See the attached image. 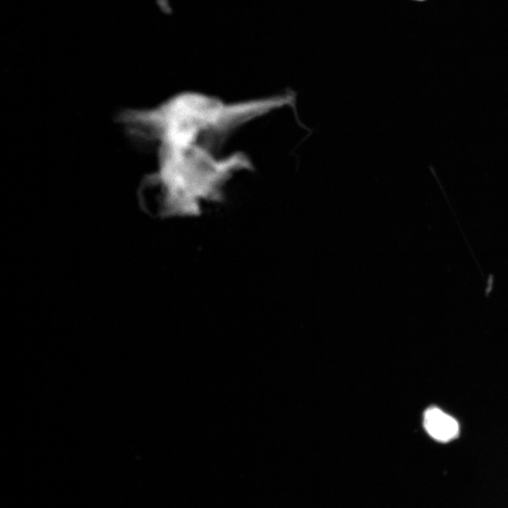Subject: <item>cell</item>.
<instances>
[{
	"instance_id": "6da1fadb",
	"label": "cell",
	"mask_w": 508,
	"mask_h": 508,
	"mask_svg": "<svg viewBox=\"0 0 508 508\" xmlns=\"http://www.w3.org/2000/svg\"><path fill=\"white\" fill-rule=\"evenodd\" d=\"M423 425L428 435L440 442L455 439L459 433L457 421L437 407H430L424 413Z\"/></svg>"
}]
</instances>
